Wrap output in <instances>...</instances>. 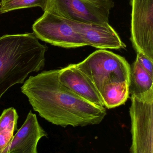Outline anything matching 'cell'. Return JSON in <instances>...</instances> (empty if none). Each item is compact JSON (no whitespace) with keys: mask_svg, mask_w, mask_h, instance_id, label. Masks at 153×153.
Returning a JSON list of instances; mask_svg holds the SVG:
<instances>
[{"mask_svg":"<svg viewBox=\"0 0 153 153\" xmlns=\"http://www.w3.org/2000/svg\"><path fill=\"white\" fill-rule=\"evenodd\" d=\"M130 4L133 47L153 62V0H131Z\"/></svg>","mask_w":153,"mask_h":153,"instance_id":"cell-7","label":"cell"},{"mask_svg":"<svg viewBox=\"0 0 153 153\" xmlns=\"http://www.w3.org/2000/svg\"><path fill=\"white\" fill-rule=\"evenodd\" d=\"M48 0H2L0 5V13L24 8L40 7L46 10Z\"/></svg>","mask_w":153,"mask_h":153,"instance_id":"cell-14","label":"cell"},{"mask_svg":"<svg viewBox=\"0 0 153 153\" xmlns=\"http://www.w3.org/2000/svg\"><path fill=\"white\" fill-rule=\"evenodd\" d=\"M131 153H153V88L145 93L132 95Z\"/></svg>","mask_w":153,"mask_h":153,"instance_id":"cell-4","label":"cell"},{"mask_svg":"<svg viewBox=\"0 0 153 153\" xmlns=\"http://www.w3.org/2000/svg\"><path fill=\"white\" fill-rule=\"evenodd\" d=\"M59 70L31 76L21 87L33 110L49 122L65 128L98 125L107 115L96 106L70 91L58 80Z\"/></svg>","mask_w":153,"mask_h":153,"instance_id":"cell-1","label":"cell"},{"mask_svg":"<svg viewBox=\"0 0 153 153\" xmlns=\"http://www.w3.org/2000/svg\"><path fill=\"white\" fill-rule=\"evenodd\" d=\"M76 65L93 84L99 93L105 85L112 83H130L131 67L124 57L100 49Z\"/></svg>","mask_w":153,"mask_h":153,"instance_id":"cell-3","label":"cell"},{"mask_svg":"<svg viewBox=\"0 0 153 153\" xmlns=\"http://www.w3.org/2000/svg\"><path fill=\"white\" fill-rule=\"evenodd\" d=\"M38 39L54 46L75 48L87 46L86 42L64 18L48 11L32 26Z\"/></svg>","mask_w":153,"mask_h":153,"instance_id":"cell-6","label":"cell"},{"mask_svg":"<svg viewBox=\"0 0 153 153\" xmlns=\"http://www.w3.org/2000/svg\"><path fill=\"white\" fill-rule=\"evenodd\" d=\"M113 0H48L45 11L71 20L85 23H109Z\"/></svg>","mask_w":153,"mask_h":153,"instance_id":"cell-5","label":"cell"},{"mask_svg":"<svg viewBox=\"0 0 153 153\" xmlns=\"http://www.w3.org/2000/svg\"><path fill=\"white\" fill-rule=\"evenodd\" d=\"M137 62L151 76L153 77V62L141 53H137Z\"/></svg>","mask_w":153,"mask_h":153,"instance_id":"cell-15","label":"cell"},{"mask_svg":"<svg viewBox=\"0 0 153 153\" xmlns=\"http://www.w3.org/2000/svg\"><path fill=\"white\" fill-rule=\"evenodd\" d=\"M1 1H2V0H1Z\"/></svg>","mask_w":153,"mask_h":153,"instance_id":"cell-17","label":"cell"},{"mask_svg":"<svg viewBox=\"0 0 153 153\" xmlns=\"http://www.w3.org/2000/svg\"><path fill=\"white\" fill-rule=\"evenodd\" d=\"M47 49L33 33L0 37V100L9 88L44 67Z\"/></svg>","mask_w":153,"mask_h":153,"instance_id":"cell-2","label":"cell"},{"mask_svg":"<svg viewBox=\"0 0 153 153\" xmlns=\"http://www.w3.org/2000/svg\"><path fill=\"white\" fill-rule=\"evenodd\" d=\"M64 19L81 36L87 46L103 50H120L126 48L118 34L109 23H85Z\"/></svg>","mask_w":153,"mask_h":153,"instance_id":"cell-8","label":"cell"},{"mask_svg":"<svg viewBox=\"0 0 153 153\" xmlns=\"http://www.w3.org/2000/svg\"><path fill=\"white\" fill-rule=\"evenodd\" d=\"M153 77L151 76L136 61L131 68L129 94L139 95L153 88Z\"/></svg>","mask_w":153,"mask_h":153,"instance_id":"cell-13","label":"cell"},{"mask_svg":"<svg viewBox=\"0 0 153 153\" xmlns=\"http://www.w3.org/2000/svg\"><path fill=\"white\" fill-rule=\"evenodd\" d=\"M19 116L13 108L4 109L0 116V153L10 144L17 130Z\"/></svg>","mask_w":153,"mask_h":153,"instance_id":"cell-12","label":"cell"},{"mask_svg":"<svg viewBox=\"0 0 153 153\" xmlns=\"http://www.w3.org/2000/svg\"><path fill=\"white\" fill-rule=\"evenodd\" d=\"M58 77L61 84L78 96L96 106L104 107L98 90L76 65H69L60 69Z\"/></svg>","mask_w":153,"mask_h":153,"instance_id":"cell-10","label":"cell"},{"mask_svg":"<svg viewBox=\"0 0 153 153\" xmlns=\"http://www.w3.org/2000/svg\"><path fill=\"white\" fill-rule=\"evenodd\" d=\"M93 1H106V0H93Z\"/></svg>","mask_w":153,"mask_h":153,"instance_id":"cell-16","label":"cell"},{"mask_svg":"<svg viewBox=\"0 0 153 153\" xmlns=\"http://www.w3.org/2000/svg\"><path fill=\"white\" fill-rule=\"evenodd\" d=\"M128 82L112 83L104 86L99 93L104 107L113 108L125 104L129 95Z\"/></svg>","mask_w":153,"mask_h":153,"instance_id":"cell-11","label":"cell"},{"mask_svg":"<svg viewBox=\"0 0 153 153\" xmlns=\"http://www.w3.org/2000/svg\"><path fill=\"white\" fill-rule=\"evenodd\" d=\"M47 136L39 123L36 114L30 111L23 125L2 153H38L39 141Z\"/></svg>","mask_w":153,"mask_h":153,"instance_id":"cell-9","label":"cell"}]
</instances>
